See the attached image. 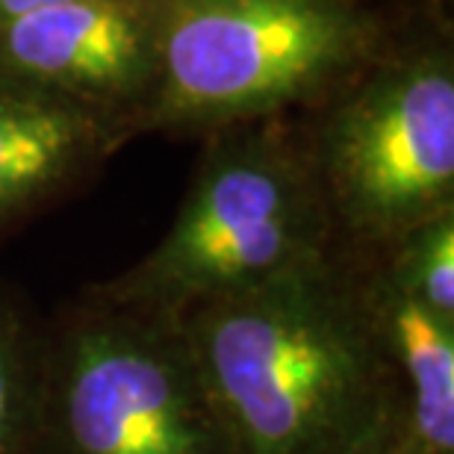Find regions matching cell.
Returning <instances> with one entry per match:
<instances>
[{
  "label": "cell",
  "mask_w": 454,
  "mask_h": 454,
  "mask_svg": "<svg viewBox=\"0 0 454 454\" xmlns=\"http://www.w3.org/2000/svg\"><path fill=\"white\" fill-rule=\"evenodd\" d=\"M233 454H378L395 389L345 254L180 316Z\"/></svg>",
  "instance_id": "1"
},
{
  "label": "cell",
  "mask_w": 454,
  "mask_h": 454,
  "mask_svg": "<svg viewBox=\"0 0 454 454\" xmlns=\"http://www.w3.org/2000/svg\"><path fill=\"white\" fill-rule=\"evenodd\" d=\"M398 27L372 0H157V68L136 136L301 115Z\"/></svg>",
  "instance_id": "2"
},
{
  "label": "cell",
  "mask_w": 454,
  "mask_h": 454,
  "mask_svg": "<svg viewBox=\"0 0 454 454\" xmlns=\"http://www.w3.org/2000/svg\"><path fill=\"white\" fill-rule=\"evenodd\" d=\"M204 139L168 231L118 275L86 286L89 293L184 316L337 251L295 115Z\"/></svg>",
  "instance_id": "3"
},
{
  "label": "cell",
  "mask_w": 454,
  "mask_h": 454,
  "mask_svg": "<svg viewBox=\"0 0 454 454\" xmlns=\"http://www.w3.org/2000/svg\"><path fill=\"white\" fill-rule=\"evenodd\" d=\"M337 251L378 254L454 210L451 21H411L313 110L295 115Z\"/></svg>",
  "instance_id": "4"
},
{
  "label": "cell",
  "mask_w": 454,
  "mask_h": 454,
  "mask_svg": "<svg viewBox=\"0 0 454 454\" xmlns=\"http://www.w3.org/2000/svg\"><path fill=\"white\" fill-rule=\"evenodd\" d=\"M35 454H233L180 316L83 289L44 319Z\"/></svg>",
  "instance_id": "5"
},
{
  "label": "cell",
  "mask_w": 454,
  "mask_h": 454,
  "mask_svg": "<svg viewBox=\"0 0 454 454\" xmlns=\"http://www.w3.org/2000/svg\"><path fill=\"white\" fill-rule=\"evenodd\" d=\"M157 68V0H62L0 24V74L136 118Z\"/></svg>",
  "instance_id": "6"
},
{
  "label": "cell",
  "mask_w": 454,
  "mask_h": 454,
  "mask_svg": "<svg viewBox=\"0 0 454 454\" xmlns=\"http://www.w3.org/2000/svg\"><path fill=\"white\" fill-rule=\"evenodd\" d=\"M130 139L113 115L0 74V236L83 189Z\"/></svg>",
  "instance_id": "7"
},
{
  "label": "cell",
  "mask_w": 454,
  "mask_h": 454,
  "mask_svg": "<svg viewBox=\"0 0 454 454\" xmlns=\"http://www.w3.org/2000/svg\"><path fill=\"white\" fill-rule=\"evenodd\" d=\"M345 260L395 389L402 440L422 454H454V319L404 289L375 254Z\"/></svg>",
  "instance_id": "8"
},
{
  "label": "cell",
  "mask_w": 454,
  "mask_h": 454,
  "mask_svg": "<svg viewBox=\"0 0 454 454\" xmlns=\"http://www.w3.org/2000/svg\"><path fill=\"white\" fill-rule=\"evenodd\" d=\"M44 395V319L0 280V454H35Z\"/></svg>",
  "instance_id": "9"
},
{
  "label": "cell",
  "mask_w": 454,
  "mask_h": 454,
  "mask_svg": "<svg viewBox=\"0 0 454 454\" xmlns=\"http://www.w3.org/2000/svg\"><path fill=\"white\" fill-rule=\"evenodd\" d=\"M375 257L434 313L454 319V210L416 224Z\"/></svg>",
  "instance_id": "10"
},
{
  "label": "cell",
  "mask_w": 454,
  "mask_h": 454,
  "mask_svg": "<svg viewBox=\"0 0 454 454\" xmlns=\"http://www.w3.org/2000/svg\"><path fill=\"white\" fill-rule=\"evenodd\" d=\"M387 15H393L398 24L411 21H451L449 6L451 0H375Z\"/></svg>",
  "instance_id": "11"
},
{
  "label": "cell",
  "mask_w": 454,
  "mask_h": 454,
  "mask_svg": "<svg viewBox=\"0 0 454 454\" xmlns=\"http://www.w3.org/2000/svg\"><path fill=\"white\" fill-rule=\"evenodd\" d=\"M51 4H62V0H0V24L12 21V18H21L27 12H35L42 6Z\"/></svg>",
  "instance_id": "12"
},
{
  "label": "cell",
  "mask_w": 454,
  "mask_h": 454,
  "mask_svg": "<svg viewBox=\"0 0 454 454\" xmlns=\"http://www.w3.org/2000/svg\"><path fill=\"white\" fill-rule=\"evenodd\" d=\"M378 454H422V451H416L413 446H407L402 437H395L393 442H389V446H384Z\"/></svg>",
  "instance_id": "13"
}]
</instances>
